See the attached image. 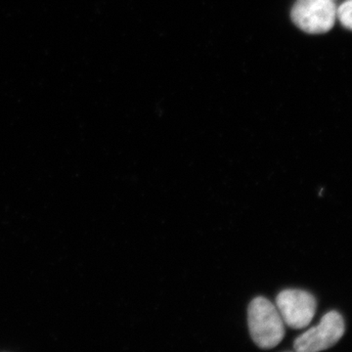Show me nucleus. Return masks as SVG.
<instances>
[{"instance_id": "f257e3e1", "label": "nucleus", "mask_w": 352, "mask_h": 352, "mask_svg": "<svg viewBox=\"0 0 352 352\" xmlns=\"http://www.w3.org/2000/svg\"><path fill=\"white\" fill-rule=\"evenodd\" d=\"M248 324L252 340L261 349H273L284 339L283 319L276 305L263 296H258L250 303Z\"/></svg>"}, {"instance_id": "f03ea898", "label": "nucleus", "mask_w": 352, "mask_h": 352, "mask_svg": "<svg viewBox=\"0 0 352 352\" xmlns=\"http://www.w3.org/2000/svg\"><path fill=\"white\" fill-rule=\"evenodd\" d=\"M337 6L333 0H296L292 20L308 34L327 32L337 20Z\"/></svg>"}, {"instance_id": "7ed1b4c3", "label": "nucleus", "mask_w": 352, "mask_h": 352, "mask_svg": "<svg viewBox=\"0 0 352 352\" xmlns=\"http://www.w3.org/2000/svg\"><path fill=\"white\" fill-rule=\"evenodd\" d=\"M346 332L344 318L337 311L324 315L320 323L309 329L294 342V349L298 352H317L325 351L335 346Z\"/></svg>"}, {"instance_id": "20e7f679", "label": "nucleus", "mask_w": 352, "mask_h": 352, "mask_svg": "<svg viewBox=\"0 0 352 352\" xmlns=\"http://www.w3.org/2000/svg\"><path fill=\"white\" fill-rule=\"evenodd\" d=\"M276 307L284 324L295 330L309 325L316 312L317 302L314 295L302 289H288L276 298Z\"/></svg>"}, {"instance_id": "39448f33", "label": "nucleus", "mask_w": 352, "mask_h": 352, "mask_svg": "<svg viewBox=\"0 0 352 352\" xmlns=\"http://www.w3.org/2000/svg\"><path fill=\"white\" fill-rule=\"evenodd\" d=\"M337 17L344 27L352 31V0H347L338 8Z\"/></svg>"}]
</instances>
